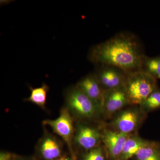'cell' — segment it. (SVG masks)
<instances>
[{
	"label": "cell",
	"instance_id": "cell-16",
	"mask_svg": "<svg viewBox=\"0 0 160 160\" xmlns=\"http://www.w3.org/2000/svg\"><path fill=\"white\" fill-rule=\"evenodd\" d=\"M143 112L153 111L160 108V89L158 87L149 95L140 105Z\"/></svg>",
	"mask_w": 160,
	"mask_h": 160
},
{
	"label": "cell",
	"instance_id": "cell-6",
	"mask_svg": "<svg viewBox=\"0 0 160 160\" xmlns=\"http://www.w3.org/2000/svg\"><path fill=\"white\" fill-rule=\"evenodd\" d=\"M129 104L124 86L106 90L103 97L102 112L108 116L112 115Z\"/></svg>",
	"mask_w": 160,
	"mask_h": 160
},
{
	"label": "cell",
	"instance_id": "cell-13",
	"mask_svg": "<svg viewBox=\"0 0 160 160\" xmlns=\"http://www.w3.org/2000/svg\"><path fill=\"white\" fill-rule=\"evenodd\" d=\"M135 156L136 160H160V143L147 141Z\"/></svg>",
	"mask_w": 160,
	"mask_h": 160
},
{
	"label": "cell",
	"instance_id": "cell-14",
	"mask_svg": "<svg viewBox=\"0 0 160 160\" xmlns=\"http://www.w3.org/2000/svg\"><path fill=\"white\" fill-rule=\"evenodd\" d=\"M31 94L29 98L25 99L26 102L33 103L42 109H45L47 99V93L49 90V86L46 84L36 88H30Z\"/></svg>",
	"mask_w": 160,
	"mask_h": 160
},
{
	"label": "cell",
	"instance_id": "cell-1",
	"mask_svg": "<svg viewBox=\"0 0 160 160\" xmlns=\"http://www.w3.org/2000/svg\"><path fill=\"white\" fill-rule=\"evenodd\" d=\"M146 56L138 38L123 32L93 46L89 59L97 65H111L129 73L142 69Z\"/></svg>",
	"mask_w": 160,
	"mask_h": 160
},
{
	"label": "cell",
	"instance_id": "cell-17",
	"mask_svg": "<svg viewBox=\"0 0 160 160\" xmlns=\"http://www.w3.org/2000/svg\"><path fill=\"white\" fill-rule=\"evenodd\" d=\"M83 160H105L102 149L98 146L89 150L84 156Z\"/></svg>",
	"mask_w": 160,
	"mask_h": 160
},
{
	"label": "cell",
	"instance_id": "cell-10",
	"mask_svg": "<svg viewBox=\"0 0 160 160\" xmlns=\"http://www.w3.org/2000/svg\"><path fill=\"white\" fill-rule=\"evenodd\" d=\"M102 135L93 127L79 125L75 134L74 140L78 146L86 150H91L98 147Z\"/></svg>",
	"mask_w": 160,
	"mask_h": 160
},
{
	"label": "cell",
	"instance_id": "cell-11",
	"mask_svg": "<svg viewBox=\"0 0 160 160\" xmlns=\"http://www.w3.org/2000/svg\"><path fill=\"white\" fill-rule=\"evenodd\" d=\"M39 150L44 158L54 160L60 157L62 153L61 146L57 140L51 135H46L41 140Z\"/></svg>",
	"mask_w": 160,
	"mask_h": 160
},
{
	"label": "cell",
	"instance_id": "cell-21",
	"mask_svg": "<svg viewBox=\"0 0 160 160\" xmlns=\"http://www.w3.org/2000/svg\"></svg>",
	"mask_w": 160,
	"mask_h": 160
},
{
	"label": "cell",
	"instance_id": "cell-4",
	"mask_svg": "<svg viewBox=\"0 0 160 160\" xmlns=\"http://www.w3.org/2000/svg\"><path fill=\"white\" fill-rule=\"evenodd\" d=\"M97 66L94 73L105 91L125 85L127 73L122 69L111 65Z\"/></svg>",
	"mask_w": 160,
	"mask_h": 160
},
{
	"label": "cell",
	"instance_id": "cell-9",
	"mask_svg": "<svg viewBox=\"0 0 160 160\" xmlns=\"http://www.w3.org/2000/svg\"><path fill=\"white\" fill-rule=\"evenodd\" d=\"M130 134L116 130H107L102 139L109 156L114 159H119L123 146Z\"/></svg>",
	"mask_w": 160,
	"mask_h": 160
},
{
	"label": "cell",
	"instance_id": "cell-3",
	"mask_svg": "<svg viewBox=\"0 0 160 160\" xmlns=\"http://www.w3.org/2000/svg\"><path fill=\"white\" fill-rule=\"evenodd\" d=\"M66 101L69 111L79 118H93L101 112L95 103L77 86L68 91Z\"/></svg>",
	"mask_w": 160,
	"mask_h": 160
},
{
	"label": "cell",
	"instance_id": "cell-15",
	"mask_svg": "<svg viewBox=\"0 0 160 160\" xmlns=\"http://www.w3.org/2000/svg\"><path fill=\"white\" fill-rule=\"evenodd\" d=\"M141 70L156 79H160V55L153 57L146 56L143 60Z\"/></svg>",
	"mask_w": 160,
	"mask_h": 160
},
{
	"label": "cell",
	"instance_id": "cell-7",
	"mask_svg": "<svg viewBox=\"0 0 160 160\" xmlns=\"http://www.w3.org/2000/svg\"><path fill=\"white\" fill-rule=\"evenodd\" d=\"M134 109L123 110L118 115L112 124L115 130L130 134L138 129L142 120L143 115L141 110Z\"/></svg>",
	"mask_w": 160,
	"mask_h": 160
},
{
	"label": "cell",
	"instance_id": "cell-18",
	"mask_svg": "<svg viewBox=\"0 0 160 160\" xmlns=\"http://www.w3.org/2000/svg\"><path fill=\"white\" fill-rule=\"evenodd\" d=\"M12 155L9 152H1L0 160H14Z\"/></svg>",
	"mask_w": 160,
	"mask_h": 160
},
{
	"label": "cell",
	"instance_id": "cell-19",
	"mask_svg": "<svg viewBox=\"0 0 160 160\" xmlns=\"http://www.w3.org/2000/svg\"><path fill=\"white\" fill-rule=\"evenodd\" d=\"M59 160H68V159L66 158L62 157V158H61Z\"/></svg>",
	"mask_w": 160,
	"mask_h": 160
},
{
	"label": "cell",
	"instance_id": "cell-8",
	"mask_svg": "<svg viewBox=\"0 0 160 160\" xmlns=\"http://www.w3.org/2000/svg\"><path fill=\"white\" fill-rule=\"evenodd\" d=\"M77 86L95 103L102 112L105 90L94 73L88 75L82 79Z\"/></svg>",
	"mask_w": 160,
	"mask_h": 160
},
{
	"label": "cell",
	"instance_id": "cell-12",
	"mask_svg": "<svg viewBox=\"0 0 160 160\" xmlns=\"http://www.w3.org/2000/svg\"><path fill=\"white\" fill-rule=\"evenodd\" d=\"M146 142L138 136H129L123 146L119 160H127L134 156Z\"/></svg>",
	"mask_w": 160,
	"mask_h": 160
},
{
	"label": "cell",
	"instance_id": "cell-5",
	"mask_svg": "<svg viewBox=\"0 0 160 160\" xmlns=\"http://www.w3.org/2000/svg\"><path fill=\"white\" fill-rule=\"evenodd\" d=\"M43 124L49 126L55 133L58 135L66 142L71 152H72V142L74 137L73 121L70 112L67 108H63L60 115L54 120H45Z\"/></svg>",
	"mask_w": 160,
	"mask_h": 160
},
{
	"label": "cell",
	"instance_id": "cell-20",
	"mask_svg": "<svg viewBox=\"0 0 160 160\" xmlns=\"http://www.w3.org/2000/svg\"><path fill=\"white\" fill-rule=\"evenodd\" d=\"M14 160H25L22 159H16V158H15Z\"/></svg>",
	"mask_w": 160,
	"mask_h": 160
},
{
	"label": "cell",
	"instance_id": "cell-2",
	"mask_svg": "<svg viewBox=\"0 0 160 160\" xmlns=\"http://www.w3.org/2000/svg\"><path fill=\"white\" fill-rule=\"evenodd\" d=\"M124 86L129 104L139 106L158 88L157 79L142 70L127 73Z\"/></svg>",
	"mask_w": 160,
	"mask_h": 160
}]
</instances>
